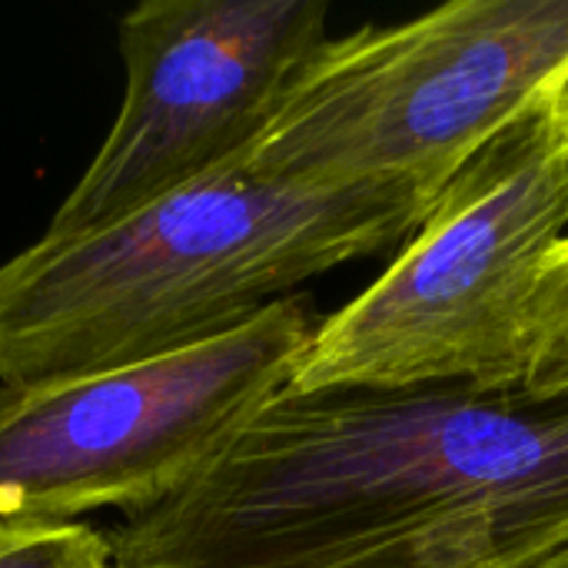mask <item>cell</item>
<instances>
[{
    "label": "cell",
    "instance_id": "7",
    "mask_svg": "<svg viewBox=\"0 0 568 568\" xmlns=\"http://www.w3.org/2000/svg\"><path fill=\"white\" fill-rule=\"evenodd\" d=\"M523 393L532 399L568 396V236L546 260L529 303V366Z\"/></svg>",
    "mask_w": 568,
    "mask_h": 568
},
{
    "label": "cell",
    "instance_id": "8",
    "mask_svg": "<svg viewBox=\"0 0 568 568\" xmlns=\"http://www.w3.org/2000/svg\"><path fill=\"white\" fill-rule=\"evenodd\" d=\"M0 568H120L110 536L87 523H0Z\"/></svg>",
    "mask_w": 568,
    "mask_h": 568
},
{
    "label": "cell",
    "instance_id": "6",
    "mask_svg": "<svg viewBox=\"0 0 568 568\" xmlns=\"http://www.w3.org/2000/svg\"><path fill=\"white\" fill-rule=\"evenodd\" d=\"M323 0H143L120 17L123 100L47 240L110 226L243 153L329 43Z\"/></svg>",
    "mask_w": 568,
    "mask_h": 568
},
{
    "label": "cell",
    "instance_id": "10",
    "mask_svg": "<svg viewBox=\"0 0 568 568\" xmlns=\"http://www.w3.org/2000/svg\"><path fill=\"white\" fill-rule=\"evenodd\" d=\"M526 568H568V546L556 549L552 556H546V559H539V562H532V566Z\"/></svg>",
    "mask_w": 568,
    "mask_h": 568
},
{
    "label": "cell",
    "instance_id": "3",
    "mask_svg": "<svg viewBox=\"0 0 568 568\" xmlns=\"http://www.w3.org/2000/svg\"><path fill=\"white\" fill-rule=\"evenodd\" d=\"M568 236V130L539 100L433 200L383 276L323 316L286 389H523L529 303Z\"/></svg>",
    "mask_w": 568,
    "mask_h": 568
},
{
    "label": "cell",
    "instance_id": "1",
    "mask_svg": "<svg viewBox=\"0 0 568 568\" xmlns=\"http://www.w3.org/2000/svg\"><path fill=\"white\" fill-rule=\"evenodd\" d=\"M110 542L120 568H526L568 546V396L283 386Z\"/></svg>",
    "mask_w": 568,
    "mask_h": 568
},
{
    "label": "cell",
    "instance_id": "5",
    "mask_svg": "<svg viewBox=\"0 0 568 568\" xmlns=\"http://www.w3.org/2000/svg\"><path fill=\"white\" fill-rule=\"evenodd\" d=\"M320 323L296 293L183 349L0 386V523L70 526L170 499L290 383Z\"/></svg>",
    "mask_w": 568,
    "mask_h": 568
},
{
    "label": "cell",
    "instance_id": "2",
    "mask_svg": "<svg viewBox=\"0 0 568 568\" xmlns=\"http://www.w3.org/2000/svg\"><path fill=\"white\" fill-rule=\"evenodd\" d=\"M250 146L110 226L0 263V386L230 333L313 276L403 246L433 206L409 190L300 186Z\"/></svg>",
    "mask_w": 568,
    "mask_h": 568
},
{
    "label": "cell",
    "instance_id": "9",
    "mask_svg": "<svg viewBox=\"0 0 568 568\" xmlns=\"http://www.w3.org/2000/svg\"><path fill=\"white\" fill-rule=\"evenodd\" d=\"M552 110H556V116L562 120V126L568 130V70L566 77L556 83V90H552Z\"/></svg>",
    "mask_w": 568,
    "mask_h": 568
},
{
    "label": "cell",
    "instance_id": "4",
    "mask_svg": "<svg viewBox=\"0 0 568 568\" xmlns=\"http://www.w3.org/2000/svg\"><path fill=\"white\" fill-rule=\"evenodd\" d=\"M568 70V0H453L306 63L253 156L313 190H439Z\"/></svg>",
    "mask_w": 568,
    "mask_h": 568
}]
</instances>
